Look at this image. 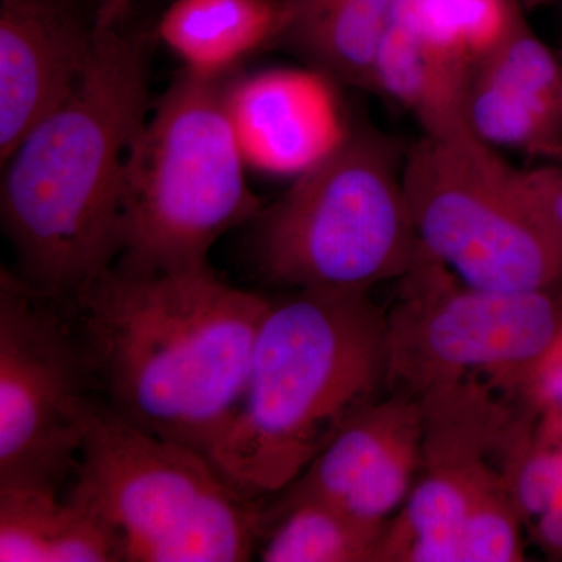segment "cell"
I'll list each match as a JSON object with an SVG mask.
<instances>
[{
  "mask_svg": "<svg viewBox=\"0 0 562 562\" xmlns=\"http://www.w3.org/2000/svg\"><path fill=\"white\" fill-rule=\"evenodd\" d=\"M269 302L210 266L146 276L111 266L65 306L103 405L209 454L241 401Z\"/></svg>",
  "mask_w": 562,
  "mask_h": 562,
  "instance_id": "cell-1",
  "label": "cell"
},
{
  "mask_svg": "<svg viewBox=\"0 0 562 562\" xmlns=\"http://www.w3.org/2000/svg\"><path fill=\"white\" fill-rule=\"evenodd\" d=\"M94 32L77 87L2 161L0 216L18 273L63 305L120 257L125 162L149 116L147 40Z\"/></svg>",
  "mask_w": 562,
  "mask_h": 562,
  "instance_id": "cell-2",
  "label": "cell"
},
{
  "mask_svg": "<svg viewBox=\"0 0 562 562\" xmlns=\"http://www.w3.org/2000/svg\"><path fill=\"white\" fill-rule=\"evenodd\" d=\"M386 312L369 291L271 299L241 401L210 461L250 498L279 494L386 384Z\"/></svg>",
  "mask_w": 562,
  "mask_h": 562,
  "instance_id": "cell-3",
  "label": "cell"
},
{
  "mask_svg": "<svg viewBox=\"0 0 562 562\" xmlns=\"http://www.w3.org/2000/svg\"><path fill=\"white\" fill-rule=\"evenodd\" d=\"M235 77L184 68L147 116L125 162L114 268L144 276L209 268L214 244L260 214L228 110Z\"/></svg>",
  "mask_w": 562,
  "mask_h": 562,
  "instance_id": "cell-4",
  "label": "cell"
},
{
  "mask_svg": "<svg viewBox=\"0 0 562 562\" xmlns=\"http://www.w3.org/2000/svg\"><path fill=\"white\" fill-rule=\"evenodd\" d=\"M401 161L375 128H349L327 157L255 217L251 261L288 290L371 291L401 280L424 257Z\"/></svg>",
  "mask_w": 562,
  "mask_h": 562,
  "instance_id": "cell-5",
  "label": "cell"
},
{
  "mask_svg": "<svg viewBox=\"0 0 562 562\" xmlns=\"http://www.w3.org/2000/svg\"><path fill=\"white\" fill-rule=\"evenodd\" d=\"M66 498L116 539L121 562L249 561L265 506L222 476L210 458L122 420L103 403L92 416Z\"/></svg>",
  "mask_w": 562,
  "mask_h": 562,
  "instance_id": "cell-6",
  "label": "cell"
},
{
  "mask_svg": "<svg viewBox=\"0 0 562 562\" xmlns=\"http://www.w3.org/2000/svg\"><path fill=\"white\" fill-rule=\"evenodd\" d=\"M403 192L422 249L473 288L561 291L562 238L525 171L471 125L409 149Z\"/></svg>",
  "mask_w": 562,
  "mask_h": 562,
  "instance_id": "cell-7",
  "label": "cell"
},
{
  "mask_svg": "<svg viewBox=\"0 0 562 562\" xmlns=\"http://www.w3.org/2000/svg\"><path fill=\"white\" fill-rule=\"evenodd\" d=\"M386 312V384L420 398L479 380L522 387L562 330V290H480L425 251Z\"/></svg>",
  "mask_w": 562,
  "mask_h": 562,
  "instance_id": "cell-8",
  "label": "cell"
},
{
  "mask_svg": "<svg viewBox=\"0 0 562 562\" xmlns=\"http://www.w3.org/2000/svg\"><path fill=\"white\" fill-rule=\"evenodd\" d=\"M101 403L68 308L2 268L0 487L60 492Z\"/></svg>",
  "mask_w": 562,
  "mask_h": 562,
  "instance_id": "cell-9",
  "label": "cell"
},
{
  "mask_svg": "<svg viewBox=\"0 0 562 562\" xmlns=\"http://www.w3.org/2000/svg\"><path fill=\"white\" fill-rule=\"evenodd\" d=\"M419 401L420 479L384 527L379 562H460L462 524L483 484L498 472L490 457L513 425L475 379L438 387Z\"/></svg>",
  "mask_w": 562,
  "mask_h": 562,
  "instance_id": "cell-10",
  "label": "cell"
},
{
  "mask_svg": "<svg viewBox=\"0 0 562 562\" xmlns=\"http://www.w3.org/2000/svg\"><path fill=\"white\" fill-rule=\"evenodd\" d=\"M419 398L394 394L358 414L283 494L339 506L383 528L401 512L422 465Z\"/></svg>",
  "mask_w": 562,
  "mask_h": 562,
  "instance_id": "cell-11",
  "label": "cell"
},
{
  "mask_svg": "<svg viewBox=\"0 0 562 562\" xmlns=\"http://www.w3.org/2000/svg\"><path fill=\"white\" fill-rule=\"evenodd\" d=\"M94 43L69 0H0V160L68 99Z\"/></svg>",
  "mask_w": 562,
  "mask_h": 562,
  "instance_id": "cell-12",
  "label": "cell"
},
{
  "mask_svg": "<svg viewBox=\"0 0 562 562\" xmlns=\"http://www.w3.org/2000/svg\"><path fill=\"white\" fill-rule=\"evenodd\" d=\"M333 83L314 69H276L233 80L228 110L247 165L301 176L341 144Z\"/></svg>",
  "mask_w": 562,
  "mask_h": 562,
  "instance_id": "cell-13",
  "label": "cell"
},
{
  "mask_svg": "<svg viewBox=\"0 0 562 562\" xmlns=\"http://www.w3.org/2000/svg\"><path fill=\"white\" fill-rule=\"evenodd\" d=\"M402 0H281L273 46L335 83L375 91V61Z\"/></svg>",
  "mask_w": 562,
  "mask_h": 562,
  "instance_id": "cell-14",
  "label": "cell"
},
{
  "mask_svg": "<svg viewBox=\"0 0 562 562\" xmlns=\"http://www.w3.org/2000/svg\"><path fill=\"white\" fill-rule=\"evenodd\" d=\"M471 61L422 35L395 13L375 61V90L412 111L427 135L469 125Z\"/></svg>",
  "mask_w": 562,
  "mask_h": 562,
  "instance_id": "cell-15",
  "label": "cell"
},
{
  "mask_svg": "<svg viewBox=\"0 0 562 562\" xmlns=\"http://www.w3.org/2000/svg\"><path fill=\"white\" fill-rule=\"evenodd\" d=\"M0 561L121 562L113 532L60 492L0 487Z\"/></svg>",
  "mask_w": 562,
  "mask_h": 562,
  "instance_id": "cell-16",
  "label": "cell"
},
{
  "mask_svg": "<svg viewBox=\"0 0 562 562\" xmlns=\"http://www.w3.org/2000/svg\"><path fill=\"white\" fill-rule=\"evenodd\" d=\"M280 20L281 0H176L158 32L188 69L221 76L272 44Z\"/></svg>",
  "mask_w": 562,
  "mask_h": 562,
  "instance_id": "cell-17",
  "label": "cell"
},
{
  "mask_svg": "<svg viewBox=\"0 0 562 562\" xmlns=\"http://www.w3.org/2000/svg\"><path fill=\"white\" fill-rule=\"evenodd\" d=\"M266 508L258 557L265 562H376L384 528L333 503L284 494Z\"/></svg>",
  "mask_w": 562,
  "mask_h": 562,
  "instance_id": "cell-18",
  "label": "cell"
},
{
  "mask_svg": "<svg viewBox=\"0 0 562 562\" xmlns=\"http://www.w3.org/2000/svg\"><path fill=\"white\" fill-rule=\"evenodd\" d=\"M472 131L491 146L517 147L553 157L562 147L560 105L473 69L468 94Z\"/></svg>",
  "mask_w": 562,
  "mask_h": 562,
  "instance_id": "cell-19",
  "label": "cell"
},
{
  "mask_svg": "<svg viewBox=\"0 0 562 562\" xmlns=\"http://www.w3.org/2000/svg\"><path fill=\"white\" fill-rule=\"evenodd\" d=\"M519 0H402L397 14L439 46L476 65L512 29Z\"/></svg>",
  "mask_w": 562,
  "mask_h": 562,
  "instance_id": "cell-20",
  "label": "cell"
},
{
  "mask_svg": "<svg viewBox=\"0 0 562 562\" xmlns=\"http://www.w3.org/2000/svg\"><path fill=\"white\" fill-rule=\"evenodd\" d=\"M520 519L501 471L473 498L460 535V562L524 561Z\"/></svg>",
  "mask_w": 562,
  "mask_h": 562,
  "instance_id": "cell-21",
  "label": "cell"
},
{
  "mask_svg": "<svg viewBox=\"0 0 562 562\" xmlns=\"http://www.w3.org/2000/svg\"><path fill=\"white\" fill-rule=\"evenodd\" d=\"M524 391L547 424H562V330L539 360Z\"/></svg>",
  "mask_w": 562,
  "mask_h": 562,
  "instance_id": "cell-22",
  "label": "cell"
},
{
  "mask_svg": "<svg viewBox=\"0 0 562 562\" xmlns=\"http://www.w3.org/2000/svg\"><path fill=\"white\" fill-rule=\"evenodd\" d=\"M525 177L554 231L562 238V166H541L525 171Z\"/></svg>",
  "mask_w": 562,
  "mask_h": 562,
  "instance_id": "cell-23",
  "label": "cell"
},
{
  "mask_svg": "<svg viewBox=\"0 0 562 562\" xmlns=\"http://www.w3.org/2000/svg\"><path fill=\"white\" fill-rule=\"evenodd\" d=\"M531 524L532 535L543 552L562 558V497Z\"/></svg>",
  "mask_w": 562,
  "mask_h": 562,
  "instance_id": "cell-24",
  "label": "cell"
},
{
  "mask_svg": "<svg viewBox=\"0 0 562 562\" xmlns=\"http://www.w3.org/2000/svg\"><path fill=\"white\" fill-rule=\"evenodd\" d=\"M131 0H102L95 13V31L117 27L124 14L127 13Z\"/></svg>",
  "mask_w": 562,
  "mask_h": 562,
  "instance_id": "cell-25",
  "label": "cell"
},
{
  "mask_svg": "<svg viewBox=\"0 0 562 562\" xmlns=\"http://www.w3.org/2000/svg\"><path fill=\"white\" fill-rule=\"evenodd\" d=\"M558 99H560V106L562 111V66H560V85H558Z\"/></svg>",
  "mask_w": 562,
  "mask_h": 562,
  "instance_id": "cell-26",
  "label": "cell"
},
{
  "mask_svg": "<svg viewBox=\"0 0 562 562\" xmlns=\"http://www.w3.org/2000/svg\"><path fill=\"white\" fill-rule=\"evenodd\" d=\"M553 158H557L558 162L562 166V147L560 150L557 151V154L553 155Z\"/></svg>",
  "mask_w": 562,
  "mask_h": 562,
  "instance_id": "cell-27",
  "label": "cell"
},
{
  "mask_svg": "<svg viewBox=\"0 0 562 562\" xmlns=\"http://www.w3.org/2000/svg\"><path fill=\"white\" fill-rule=\"evenodd\" d=\"M550 425V427L554 428V430L560 431L562 435V424L561 425H554V424H547Z\"/></svg>",
  "mask_w": 562,
  "mask_h": 562,
  "instance_id": "cell-28",
  "label": "cell"
},
{
  "mask_svg": "<svg viewBox=\"0 0 562 562\" xmlns=\"http://www.w3.org/2000/svg\"><path fill=\"white\" fill-rule=\"evenodd\" d=\"M101 2H102V0H94V3H98V5H99V3H101Z\"/></svg>",
  "mask_w": 562,
  "mask_h": 562,
  "instance_id": "cell-29",
  "label": "cell"
}]
</instances>
